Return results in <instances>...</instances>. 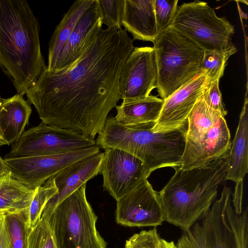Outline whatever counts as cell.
<instances>
[{
  "mask_svg": "<svg viewBox=\"0 0 248 248\" xmlns=\"http://www.w3.org/2000/svg\"><path fill=\"white\" fill-rule=\"evenodd\" d=\"M122 28H102L68 68L46 67L26 91L42 122L94 139L120 99L124 64L134 48Z\"/></svg>",
  "mask_w": 248,
  "mask_h": 248,
  "instance_id": "1",
  "label": "cell"
},
{
  "mask_svg": "<svg viewBox=\"0 0 248 248\" xmlns=\"http://www.w3.org/2000/svg\"><path fill=\"white\" fill-rule=\"evenodd\" d=\"M39 23L25 0H0V66L24 95L46 67Z\"/></svg>",
  "mask_w": 248,
  "mask_h": 248,
  "instance_id": "2",
  "label": "cell"
},
{
  "mask_svg": "<svg viewBox=\"0 0 248 248\" xmlns=\"http://www.w3.org/2000/svg\"><path fill=\"white\" fill-rule=\"evenodd\" d=\"M226 156L203 167L174 168L175 173L158 194L165 221L183 231L206 214L225 181Z\"/></svg>",
  "mask_w": 248,
  "mask_h": 248,
  "instance_id": "3",
  "label": "cell"
},
{
  "mask_svg": "<svg viewBox=\"0 0 248 248\" xmlns=\"http://www.w3.org/2000/svg\"><path fill=\"white\" fill-rule=\"evenodd\" d=\"M155 123L125 125L107 118L96 144L118 149L139 159L151 174L158 169L180 167L187 124L175 130L155 132Z\"/></svg>",
  "mask_w": 248,
  "mask_h": 248,
  "instance_id": "4",
  "label": "cell"
},
{
  "mask_svg": "<svg viewBox=\"0 0 248 248\" xmlns=\"http://www.w3.org/2000/svg\"><path fill=\"white\" fill-rule=\"evenodd\" d=\"M231 195L225 186L206 214L183 230L177 248H248V208L236 213Z\"/></svg>",
  "mask_w": 248,
  "mask_h": 248,
  "instance_id": "5",
  "label": "cell"
},
{
  "mask_svg": "<svg viewBox=\"0 0 248 248\" xmlns=\"http://www.w3.org/2000/svg\"><path fill=\"white\" fill-rule=\"evenodd\" d=\"M158 94L165 99L201 72L204 51L171 27L153 43Z\"/></svg>",
  "mask_w": 248,
  "mask_h": 248,
  "instance_id": "6",
  "label": "cell"
},
{
  "mask_svg": "<svg viewBox=\"0 0 248 248\" xmlns=\"http://www.w3.org/2000/svg\"><path fill=\"white\" fill-rule=\"evenodd\" d=\"M86 186L41 215L47 218L58 248H107L96 230L97 216L87 200Z\"/></svg>",
  "mask_w": 248,
  "mask_h": 248,
  "instance_id": "7",
  "label": "cell"
},
{
  "mask_svg": "<svg viewBox=\"0 0 248 248\" xmlns=\"http://www.w3.org/2000/svg\"><path fill=\"white\" fill-rule=\"evenodd\" d=\"M170 27L204 51L220 49L231 42L234 26L214 9L199 0L178 7Z\"/></svg>",
  "mask_w": 248,
  "mask_h": 248,
  "instance_id": "8",
  "label": "cell"
},
{
  "mask_svg": "<svg viewBox=\"0 0 248 248\" xmlns=\"http://www.w3.org/2000/svg\"><path fill=\"white\" fill-rule=\"evenodd\" d=\"M5 158H20L62 154L96 144L94 139L68 129L41 123L24 132Z\"/></svg>",
  "mask_w": 248,
  "mask_h": 248,
  "instance_id": "9",
  "label": "cell"
},
{
  "mask_svg": "<svg viewBox=\"0 0 248 248\" xmlns=\"http://www.w3.org/2000/svg\"><path fill=\"white\" fill-rule=\"evenodd\" d=\"M97 145L62 154L20 158H5L12 176L35 189L72 164L100 152Z\"/></svg>",
  "mask_w": 248,
  "mask_h": 248,
  "instance_id": "10",
  "label": "cell"
},
{
  "mask_svg": "<svg viewBox=\"0 0 248 248\" xmlns=\"http://www.w3.org/2000/svg\"><path fill=\"white\" fill-rule=\"evenodd\" d=\"M231 143L224 117L215 124L186 131L180 167L191 170L206 166L226 155Z\"/></svg>",
  "mask_w": 248,
  "mask_h": 248,
  "instance_id": "11",
  "label": "cell"
},
{
  "mask_svg": "<svg viewBox=\"0 0 248 248\" xmlns=\"http://www.w3.org/2000/svg\"><path fill=\"white\" fill-rule=\"evenodd\" d=\"M99 173L103 176L104 189L116 201L150 175L139 159L115 148L105 150Z\"/></svg>",
  "mask_w": 248,
  "mask_h": 248,
  "instance_id": "12",
  "label": "cell"
},
{
  "mask_svg": "<svg viewBox=\"0 0 248 248\" xmlns=\"http://www.w3.org/2000/svg\"><path fill=\"white\" fill-rule=\"evenodd\" d=\"M116 201L115 217L118 224L156 227L165 221L158 194L147 179Z\"/></svg>",
  "mask_w": 248,
  "mask_h": 248,
  "instance_id": "13",
  "label": "cell"
},
{
  "mask_svg": "<svg viewBox=\"0 0 248 248\" xmlns=\"http://www.w3.org/2000/svg\"><path fill=\"white\" fill-rule=\"evenodd\" d=\"M157 72L153 47H134L122 68L119 80L120 99L138 100L156 88Z\"/></svg>",
  "mask_w": 248,
  "mask_h": 248,
  "instance_id": "14",
  "label": "cell"
},
{
  "mask_svg": "<svg viewBox=\"0 0 248 248\" xmlns=\"http://www.w3.org/2000/svg\"><path fill=\"white\" fill-rule=\"evenodd\" d=\"M207 80L201 72L190 81L164 99V102L152 130L155 132L175 130L187 124L188 117L201 96Z\"/></svg>",
  "mask_w": 248,
  "mask_h": 248,
  "instance_id": "15",
  "label": "cell"
},
{
  "mask_svg": "<svg viewBox=\"0 0 248 248\" xmlns=\"http://www.w3.org/2000/svg\"><path fill=\"white\" fill-rule=\"evenodd\" d=\"M102 28L98 2L93 0L78 19L50 70L65 69L74 64Z\"/></svg>",
  "mask_w": 248,
  "mask_h": 248,
  "instance_id": "16",
  "label": "cell"
},
{
  "mask_svg": "<svg viewBox=\"0 0 248 248\" xmlns=\"http://www.w3.org/2000/svg\"><path fill=\"white\" fill-rule=\"evenodd\" d=\"M104 153L78 161L52 177L57 192L48 201L42 214L52 210L57 205L100 172Z\"/></svg>",
  "mask_w": 248,
  "mask_h": 248,
  "instance_id": "17",
  "label": "cell"
},
{
  "mask_svg": "<svg viewBox=\"0 0 248 248\" xmlns=\"http://www.w3.org/2000/svg\"><path fill=\"white\" fill-rule=\"evenodd\" d=\"M122 26L134 40L154 43L158 36L154 0H124Z\"/></svg>",
  "mask_w": 248,
  "mask_h": 248,
  "instance_id": "18",
  "label": "cell"
},
{
  "mask_svg": "<svg viewBox=\"0 0 248 248\" xmlns=\"http://www.w3.org/2000/svg\"><path fill=\"white\" fill-rule=\"evenodd\" d=\"M225 180H243L248 172V100L246 93L234 139L225 158Z\"/></svg>",
  "mask_w": 248,
  "mask_h": 248,
  "instance_id": "19",
  "label": "cell"
},
{
  "mask_svg": "<svg viewBox=\"0 0 248 248\" xmlns=\"http://www.w3.org/2000/svg\"><path fill=\"white\" fill-rule=\"evenodd\" d=\"M23 96L17 93L2 99L0 105V131L8 145L20 139L31 113L30 105Z\"/></svg>",
  "mask_w": 248,
  "mask_h": 248,
  "instance_id": "20",
  "label": "cell"
},
{
  "mask_svg": "<svg viewBox=\"0 0 248 248\" xmlns=\"http://www.w3.org/2000/svg\"><path fill=\"white\" fill-rule=\"evenodd\" d=\"M164 99L150 95L138 100L123 101L115 107V120L120 124L132 125L155 123L161 112Z\"/></svg>",
  "mask_w": 248,
  "mask_h": 248,
  "instance_id": "21",
  "label": "cell"
},
{
  "mask_svg": "<svg viewBox=\"0 0 248 248\" xmlns=\"http://www.w3.org/2000/svg\"><path fill=\"white\" fill-rule=\"evenodd\" d=\"M93 0H77L74 1L56 27L48 45V64L46 66L48 70L52 69L78 19Z\"/></svg>",
  "mask_w": 248,
  "mask_h": 248,
  "instance_id": "22",
  "label": "cell"
},
{
  "mask_svg": "<svg viewBox=\"0 0 248 248\" xmlns=\"http://www.w3.org/2000/svg\"><path fill=\"white\" fill-rule=\"evenodd\" d=\"M34 193L11 173L0 177V215L29 209Z\"/></svg>",
  "mask_w": 248,
  "mask_h": 248,
  "instance_id": "23",
  "label": "cell"
},
{
  "mask_svg": "<svg viewBox=\"0 0 248 248\" xmlns=\"http://www.w3.org/2000/svg\"><path fill=\"white\" fill-rule=\"evenodd\" d=\"M237 51V48L231 42L225 47L210 51H204L201 71L209 80H219L229 58Z\"/></svg>",
  "mask_w": 248,
  "mask_h": 248,
  "instance_id": "24",
  "label": "cell"
},
{
  "mask_svg": "<svg viewBox=\"0 0 248 248\" xmlns=\"http://www.w3.org/2000/svg\"><path fill=\"white\" fill-rule=\"evenodd\" d=\"M28 209L4 215L13 248H27L31 230L28 225Z\"/></svg>",
  "mask_w": 248,
  "mask_h": 248,
  "instance_id": "25",
  "label": "cell"
},
{
  "mask_svg": "<svg viewBox=\"0 0 248 248\" xmlns=\"http://www.w3.org/2000/svg\"><path fill=\"white\" fill-rule=\"evenodd\" d=\"M57 191L53 177L48 179L43 185L35 188L28 212V225L30 230L40 220L46 204Z\"/></svg>",
  "mask_w": 248,
  "mask_h": 248,
  "instance_id": "26",
  "label": "cell"
},
{
  "mask_svg": "<svg viewBox=\"0 0 248 248\" xmlns=\"http://www.w3.org/2000/svg\"><path fill=\"white\" fill-rule=\"evenodd\" d=\"M124 248H177L173 241L160 237L156 227L135 233L125 242Z\"/></svg>",
  "mask_w": 248,
  "mask_h": 248,
  "instance_id": "27",
  "label": "cell"
},
{
  "mask_svg": "<svg viewBox=\"0 0 248 248\" xmlns=\"http://www.w3.org/2000/svg\"><path fill=\"white\" fill-rule=\"evenodd\" d=\"M27 248H58L46 217L40 220L30 231Z\"/></svg>",
  "mask_w": 248,
  "mask_h": 248,
  "instance_id": "28",
  "label": "cell"
},
{
  "mask_svg": "<svg viewBox=\"0 0 248 248\" xmlns=\"http://www.w3.org/2000/svg\"><path fill=\"white\" fill-rule=\"evenodd\" d=\"M100 20L108 29L122 28L124 0H97Z\"/></svg>",
  "mask_w": 248,
  "mask_h": 248,
  "instance_id": "29",
  "label": "cell"
},
{
  "mask_svg": "<svg viewBox=\"0 0 248 248\" xmlns=\"http://www.w3.org/2000/svg\"><path fill=\"white\" fill-rule=\"evenodd\" d=\"M178 0H154V11L158 36L170 27L178 9Z\"/></svg>",
  "mask_w": 248,
  "mask_h": 248,
  "instance_id": "30",
  "label": "cell"
},
{
  "mask_svg": "<svg viewBox=\"0 0 248 248\" xmlns=\"http://www.w3.org/2000/svg\"><path fill=\"white\" fill-rule=\"evenodd\" d=\"M219 81L209 80L207 78L202 95L209 108L225 117L227 114V111L225 109L222 101L221 93L219 88Z\"/></svg>",
  "mask_w": 248,
  "mask_h": 248,
  "instance_id": "31",
  "label": "cell"
},
{
  "mask_svg": "<svg viewBox=\"0 0 248 248\" xmlns=\"http://www.w3.org/2000/svg\"><path fill=\"white\" fill-rule=\"evenodd\" d=\"M243 180H240L235 182L234 192L233 196L232 206L234 211L237 214L243 212L242 198L243 190Z\"/></svg>",
  "mask_w": 248,
  "mask_h": 248,
  "instance_id": "32",
  "label": "cell"
},
{
  "mask_svg": "<svg viewBox=\"0 0 248 248\" xmlns=\"http://www.w3.org/2000/svg\"><path fill=\"white\" fill-rule=\"evenodd\" d=\"M0 248H13L2 215H0Z\"/></svg>",
  "mask_w": 248,
  "mask_h": 248,
  "instance_id": "33",
  "label": "cell"
},
{
  "mask_svg": "<svg viewBox=\"0 0 248 248\" xmlns=\"http://www.w3.org/2000/svg\"><path fill=\"white\" fill-rule=\"evenodd\" d=\"M11 173V170L4 160L0 156V177Z\"/></svg>",
  "mask_w": 248,
  "mask_h": 248,
  "instance_id": "34",
  "label": "cell"
},
{
  "mask_svg": "<svg viewBox=\"0 0 248 248\" xmlns=\"http://www.w3.org/2000/svg\"><path fill=\"white\" fill-rule=\"evenodd\" d=\"M2 100V98H1L0 96V105L1 103ZM4 145H7V144H6V143L5 142V141L3 140V139L2 137L0 131V146Z\"/></svg>",
  "mask_w": 248,
  "mask_h": 248,
  "instance_id": "35",
  "label": "cell"
}]
</instances>
